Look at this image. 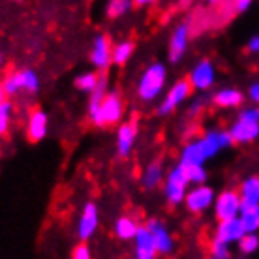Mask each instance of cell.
Wrapping results in <instances>:
<instances>
[{"mask_svg": "<svg viewBox=\"0 0 259 259\" xmlns=\"http://www.w3.org/2000/svg\"><path fill=\"white\" fill-rule=\"evenodd\" d=\"M89 118L98 128L104 126H117L122 124L124 118V100L117 91H109L102 104L89 107Z\"/></svg>", "mask_w": 259, "mask_h": 259, "instance_id": "1", "label": "cell"}, {"mask_svg": "<svg viewBox=\"0 0 259 259\" xmlns=\"http://www.w3.org/2000/svg\"><path fill=\"white\" fill-rule=\"evenodd\" d=\"M167 83V70L162 62H152L137 81V96L143 104H150L162 96Z\"/></svg>", "mask_w": 259, "mask_h": 259, "instance_id": "2", "label": "cell"}, {"mask_svg": "<svg viewBox=\"0 0 259 259\" xmlns=\"http://www.w3.org/2000/svg\"><path fill=\"white\" fill-rule=\"evenodd\" d=\"M229 136L237 145H248L259 139V107L240 109L235 122L229 126Z\"/></svg>", "mask_w": 259, "mask_h": 259, "instance_id": "3", "label": "cell"}, {"mask_svg": "<svg viewBox=\"0 0 259 259\" xmlns=\"http://www.w3.org/2000/svg\"><path fill=\"white\" fill-rule=\"evenodd\" d=\"M188 177H186V171L181 163H175L173 167L167 171L165 175V182H163V197L167 201L171 207H177L184 203V197L188 194Z\"/></svg>", "mask_w": 259, "mask_h": 259, "instance_id": "4", "label": "cell"}, {"mask_svg": "<svg viewBox=\"0 0 259 259\" xmlns=\"http://www.w3.org/2000/svg\"><path fill=\"white\" fill-rule=\"evenodd\" d=\"M192 92H194V89H192V84L188 83V79H179V81H175V83L169 87V91L165 92V96H163V100L160 102L156 113H158L160 117L173 115L186 100H190Z\"/></svg>", "mask_w": 259, "mask_h": 259, "instance_id": "5", "label": "cell"}, {"mask_svg": "<svg viewBox=\"0 0 259 259\" xmlns=\"http://www.w3.org/2000/svg\"><path fill=\"white\" fill-rule=\"evenodd\" d=\"M197 141H199L201 149H203V154L207 160L214 158L216 154H220L222 150L229 149L231 145H235L231 136H229V130H220V128H212V130H207V132H203L199 137H197Z\"/></svg>", "mask_w": 259, "mask_h": 259, "instance_id": "6", "label": "cell"}, {"mask_svg": "<svg viewBox=\"0 0 259 259\" xmlns=\"http://www.w3.org/2000/svg\"><path fill=\"white\" fill-rule=\"evenodd\" d=\"M212 208L218 222L239 218L240 210H242V201H240L239 192L237 190H224V192H220L216 195Z\"/></svg>", "mask_w": 259, "mask_h": 259, "instance_id": "7", "label": "cell"}, {"mask_svg": "<svg viewBox=\"0 0 259 259\" xmlns=\"http://www.w3.org/2000/svg\"><path fill=\"white\" fill-rule=\"evenodd\" d=\"M188 83L192 84L194 91H208L216 83V66L210 59H201L197 64L190 70Z\"/></svg>", "mask_w": 259, "mask_h": 259, "instance_id": "8", "label": "cell"}, {"mask_svg": "<svg viewBox=\"0 0 259 259\" xmlns=\"http://www.w3.org/2000/svg\"><path fill=\"white\" fill-rule=\"evenodd\" d=\"M145 227L149 229L150 237H152V242H154V248L158 255H169V253L175 250L173 233L169 231V227L165 226L162 220L150 218V220L145 224Z\"/></svg>", "mask_w": 259, "mask_h": 259, "instance_id": "9", "label": "cell"}, {"mask_svg": "<svg viewBox=\"0 0 259 259\" xmlns=\"http://www.w3.org/2000/svg\"><path fill=\"white\" fill-rule=\"evenodd\" d=\"M214 201H216L214 190L203 184V186H194L192 190H188V194L184 197V207L192 214H203L214 207Z\"/></svg>", "mask_w": 259, "mask_h": 259, "instance_id": "10", "label": "cell"}, {"mask_svg": "<svg viewBox=\"0 0 259 259\" xmlns=\"http://www.w3.org/2000/svg\"><path fill=\"white\" fill-rule=\"evenodd\" d=\"M190 34H192V26H190V21H182L175 26V30L171 32V38H169V55L167 59L169 62H179V60L186 55L188 51V44H190Z\"/></svg>", "mask_w": 259, "mask_h": 259, "instance_id": "11", "label": "cell"}, {"mask_svg": "<svg viewBox=\"0 0 259 259\" xmlns=\"http://www.w3.org/2000/svg\"><path fill=\"white\" fill-rule=\"evenodd\" d=\"M91 62L96 70H100V73H105L113 64V44L107 34H98L94 38L91 47Z\"/></svg>", "mask_w": 259, "mask_h": 259, "instance_id": "12", "label": "cell"}, {"mask_svg": "<svg viewBox=\"0 0 259 259\" xmlns=\"http://www.w3.org/2000/svg\"><path fill=\"white\" fill-rule=\"evenodd\" d=\"M98 227H100V210H98V205L94 201H89V203H84L81 216H79L77 237L84 242L96 233Z\"/></svg>", "mask_w": 259, "mask_h": 259, "instance_id": "13", "label": "cell"}, {"mask_svg": "<svg viewBox=\"0 0 259 259\" xmlns=\"http://www.w3.org/2000/svg\"><path fill=\"white\" fill-rule=\"evenodd\" d=\"M137 139V122L136 120H126V122L118 124L117 130V156L118 158H130L136 147Z\"/></svg>", "mask_w": 259, "mask_h": 259, "instance_id": "14", "label": "cell"}, {"mask_svg": "<svg viewBox=\"0 0 259 259\" xmlns=\"http://www.w3.org/2000/svg\"><path fill=\"white\" fill-rule=\"evenodd\" d=\"M246 235L244 227L240 224L239 218H233V220H224L216 224V229H214V239L231 246V244H239V240Z\"/></svg>", "mask_w": 259, "mask_h": 259, "instance_id": "15", "label": "cell"}, {"mask_svg": "<svg viewBox=\"0 0 259 259\" xmlns=\"http://www.w3.org/2000/svg\"><path fill=\"white\" fill-rule=\"evenodd\" d=\"M49 130V117L44 109H34L26 122V139L30 143H39L47 136Z\"/></svg>", "mask_w": 259, "mask_h": 259, "instance_id": "16", "label": "cell"}, {"mask_svg": "<svg viewBox=\"0 0 259 259\" xmlns=\"http://www.w3.org/2000/svg\"><path fill=\"white\" fill-rule=\"evenodd\" d=\"M156 257H158V253H156L154 242H152L149 229L145 226H139L136 239H134V259H156Z\"/></svg>", "mask_w": 259, "mask_h": 259, "instance_id": "17", "label": "cell"}, {"mask_svg": "<svg viewBox=\"0 0 259 259\" xmlns=\"http://www.w3.org/2000/svg\"><path fill=\"white\" fill-rule=\"evenodd\" d=\"M242 102H244V94L239 89H233V87L220 89V91H216L212 94V104L216 107H220V109H235Z\"/></svg>", "mask_w": 259, "mask_h": 259, "instance_id": "18", "label": "cell"}, {"mask_svg": "<svg viewBox=\"0 0 259 259\" xmlns=\"http://www.w3.org/2000/svg\"><path fill=\"white\" fill-rule=\"evenodd\" d=\"M163 177H165V173H163L162 162H160V160H154V162H150L147 167L143 169V175H141V186H143V190L150 192V190H156L158 186H162Z\"/></svg>", "mask_w": 259, "mask_h": 259, "instance_id": "19", "label": "cell"}, {"mask_svg": "<svg viewBox=\"0 0 259 259\" xmlns=\"http://www.w3.org/2000/svg\"><path fill=\"white\" fill-rule=\"evenodd\" d=\"M239 195L242 201V207H252V205H259V177H248L240 182L239 186Z\"/></svg>", "mask_w": 259, "mask_h": 259, "instance_id": "20", "label": "cell"}, {"mask_svg": "<svg viewBox=\"0 0 259 259\" xmlns=\"http://www.w3.org/2000/svg\"><path fill=\"white\" fill-rule=\"evenodd\" d=\"M137 229H139V226L132 216H118L115 222V237L120 240H134Z\"/></svg>", "mask_w": 259, "mask_h": 259, "instance_id": "21", "label": "cell"}, {"mask_svg": "<svg viewBox=\"0 0 259 259\" xmlns=\"http://www.w3.org/2000/svg\"><path fill=\"white\" fill-rule=\"evenodd\" d=\"M239 220L246 233H257L259 231V205L242 207L239 214Z\"/></svg>", "mask_w": 259, "mask_h": 259, "instance_id": "22", "label": "cell"}, {"mask_svg": "<svg viewBox=\"0 0 259 259\" xmlns=\"http://www.w3.org/2000/svg\"><path fill=\"white\" fill-rule=\"evenodd\" d=\"M136 51V44L132 39H122L117 46H113V64L124 66L132 59V55Z\"/></svg>", "mask_w": 259, "mask_h": 259, "instance_id": "23", "label": "cell"}, {"mask_svg": "<svg viewBox=\"0 0 259 259\" xmlns=\"http://www.w3.org/2000/svg\"><path fill=\"white\" fill-rule=\"evenodd\" d=\"M98 81H100V73H94V71H87V73H79L75 81H73V87L77 89V91L84 92V94H89L91 96L94 89H96Z\"/></svg>", "mask_w": 259, "mask_h": 259, "instance_id": "24", "label": "cell"}, {"mask_svg": "<svg viewBox=\"0 0 259 259\" xmlns=\"http://www.w3.org/2000/svg\"><path fill=\"white\" fill-rule=\"evenodd\" d=\"M2 84H4V91H6L8 96H17V94H21L23 92V73H21V70L8 73L6 77H4V81H2Z\"/></svg>", "mask_w": 259, "mask_h": 259, "instance_id": "25", "label": "cell"}, {"mask_svg": "<svg viewBox=\"0 0 259 259\" xmlns=\"http://www.w3.org/2000/svg\"><path fill=\"white\" fill-rule=\"evenodd\" d=\"M132 2L130 0H111L107 8H105V13H107V17L111 19H118V17H122L126 13L132 10Z\"/></svg>", "mask_w": 259, "mask_h": 259, "instance_id": "26", "label": "cell"}, {"mask_svg": "<svg viewBox=\"0 0 259 259\" xmlns=\"http://www.w3.org/2000/svg\"><path fill=\"white\" fill-rule=\"evenodd\" d=\"M21 73H23V92L36 94L39 91V75L30 68L21 70Z\"/></svg>", "mask_w": 259, "mask_h": 259, "instance_id": "27", "label": "cell"}, {"mask_svg": "<svg viewBox=\"0 0 259 259\" xmlns=\"http://www.w3.org/2000/svg\"><path fill=\"white\" fill-rule=\"evenodd\" d=\"M186 171V177H188V182L190 184H194V186H203L205 182H207V169L205 165H194V167H184Z\"/></svg>", "mask_w": 259, "mask_h": 259, "instance_id": "28", "label": "cell"}, {"mask_svg": "<svg viewBox=\"0 0 259 259\" xmlns=\"http://www.w3.org/2000/svg\"><path fill=\"white\" fill-rule=\"evenodd\" d=\"M239 250L244 255H250V253L257 252L259 250V235L257 233H246L242 239L239 240Z\"/></svg>", "mask_w": 259, "mask_h": 259, "instance_id": "29", "label": "cell"}, {"mask_svg": "<svg viewBox=\"0 0 259 259\" xmlns=\"http://www.w3.org/2000/svg\"><path fill=\"white\" fill-rule=\"evenodd\" d=\"M12 115H13V104L10 100L2 102V104H0V136H4L8 132V128H10Z\"/></svg>", "mask_w": 259, "mask_h": 259, "instance_id": "30", "label": "cell"}, {"mask_svg": "<svg viewBox=\"0 0 259 259\" xmlns=\"http://www.w3.org/2000/svg\"><path fill=\"white\" fill-rule=\"evenodd\" d=\"M210 257H218V259H231V250L227 244L220 242V240H216L212 237L210 240Z\"/></svg>", "mask_w": 259, "mask_h": 259, "instance_id": "31", "label": "cell"}, {"mask_svg": "<svg viewBox=\"0 0 259 259\" xmlns=\"http://www.w3.org/2000/svg\"><path fill=\"white\" fill-rule=\"evenodd\" d=\"M205 107H207V100H205V98H195L188 107V117H192V118L199 117L201 113L205 111Z\"/></svg>", "mask_w": 259, "mask_h": 259, "instance_id": "32", "label": "cell"}, {"mask_svg": "<svg viewBox=\"0 0 259 259\" xmlns=\"http://www.w3.org/2000/svg\"><path fill=\"white\" fill-rule=\"evenodd\" d=\"M71 259H92L91 248L87 246V244H79V246H75V250H73V253H71Z\"/></svg>", "mask_w": 259, "mask_h": 259, "instance_id": "33", "label": "cell"}, {"mask_svg": "<svg viewBox=\"0 0 259 259\" xmlns=\"http://www.w3.org/2000/svg\"><path fill=\"white\" fill-rule=\"evenodd\" d=\"M248 98L259 107V79L255 81V83L250 84V89H248Z\"/></svg>", "mask_w": 259, "mask_h": 259, "instance_id": "34", "label": "cell"}, {"mask_svg": "<svg viewBox=\"0 0 259 259\" xmlns=\"http://www.w3.org/2000/svg\"><path fill=\"white\" fill-rule=\"evenodd\" d=\"M250 6H252V2H250V0H240V2H235L233 4L235 12L237 13H244Z\"/></svg>", "mask_w": 259, "mask_h": 259, "instance_id": "35", "label": "cell"}, {"mask_svg": "<svg viewBox=\"0 0 259 259\" xmlns=\"http://www.w3.org/2000/svg\"><path fill=\"white\" fill-rule=\"evenodd\" d=\"M248 51L259 53V34H255V36L250 38V41H248Z\"/></svg>", "mask_w": 259, "mask_h": 259, "instance_id": "36", "label": "cell"}, {"mask_svg": "<svg viewBox=\"0 0 259 259\" xmlns=\"http://www.w3.org/2000/svg\"><path fill=\"white\" fill-rule=\"evenodd\" d=\"M6 100H8V94H6V91H4V84L0 83V104L6 102Z\"/></svg>", "mask_w": 259, "mask_h": 259, "instance_id": "37", "label": "cell"}, {"mask_svg": "<svg viewBox=\"0 0 259 259\" xmlns=\"http://www.w3.org/2000/svg\"><path fill=\"white\" fill-rule=\"evenodd\" d=\"M2 62H4V55H2V51H0V66H2Z\"/></svg>", "mask_w": 259, "mask_h": 259, "instance_id": "38", "label": "cell"}, {"mask_svg": "<svg viewBox=\"0 0 259 259\" xmlns=\"http://www.w3.org/2000/svg\"><path fill=\"white\" fill-rule=\"evenodd\" d=\"M210 259H218V257H210Z\"/></svg>", "mask_w": 259, "mask_h": 259, "instance_id": "39", "label": "cell"}]
</instances>
